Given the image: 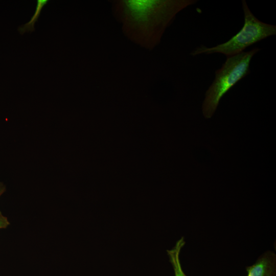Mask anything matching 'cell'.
<instances>
[{"label":"cell","instance_id":"obj_1","mask_svg":"<svg viewBox=\"0 0 276 276\" xmlns=\"http://www.w3.org/2000/svg\"><path fill=\"white\" fill-rule=\"evenodd\" d=\"M196 0H121L113 1L114 14L125 34L149 49L160 42L166 29L179 11Z\"/></svg>","mask_w":276,"mask_h":276},{"label":"cell","instance_id":"obj_2","mask_svg":"<svg viewBox=\"0 0 276 276\" xmlns=\"http://www.w3.org/2000/svg\"><path fill=\"white\" fill-rule=\"evenodd\" d=\"M260 50L255 48L227 57L221 67L216 71L215 79L205 93L202 105V114L205 118H212L222 98L250 73L251 59Z\"/></svg>","mask_w":276,"mask_h":276},{"label":"cell","instance_id":"obj_3","mask_svg":"<svg viewBox=\"0 0 276 276\" xmlns=\"http://www.w3.org/2000/svg\"><path fill=\"white\" fill-rule=\"evenodd\" d=\"M244 22L242 28L225 42L213 47L201 45L191 53L192 56L199 54L221 53L229 57L243 52L247 47L269 36L276 34V26L259 20L252 13L245 1H242Z\"/></svg>","mask_w":276,"mask_h":276},{"label":"cell","instance_id":"obj_4","mask_svg":"<svg viewBox=\"0 0 276 276\" xmlns=\"http://www.w3.org/2000/svg\"><path fill=\"white\" fill-rule=\"evenodd\" d=\"M246 269L247 276H276V255L272 251L268 250Z\"/></svg>","mask_w":276,"mask_h":276},{"label":"cell","instance_id":"obj_5","mask_svg":"<svg viewBox=\"0 0 276 276\" xmlns=\"http://www.w3.org/2000/svg\"><path fill=\"white\" fill-rule=\"evenodd\" d=\"M185 243V238L182 237L176 242L172 249L167 250L169 261L173 268L175 276H187L182 269L179 259L180 251Z\"/></svg>","mask_w":276,"mask_h":276},{"label":"cell","instance_id":"obj_6","mask_svg":"<svg viewBox=\"0 0 276 276\" xmlns=\"http://www.w3.org/2000/svg\"><path fill=\"white\" fill-rule=\"evenodd\" d=\"M36 2L37 5L36 7L35 13L31 17L30 21L21 26L20 27H19L18 28V31L21 34H23L27 32H33L35 30V23L37 21L42 9L48 3L49 1L37 0Z\"/></svg>","mask_w":276,"mask_h":276},{"label":"cell","instance_id":"obj_7","mask_svg":"<svg viewBox=\"0 0 276 276\" xmlns=\"http://www.w3.org/2000/svg\"><path fill=\"white\" fill-rule=\"evenodd\" d=\"M9 224L7 218L4 216L0 211V229L6 228Z\"/></svg>","mask_w":276,"mask_h":276},{"label":"cell","instance_id":"obj_8","mask_svg":"<svg viewBox=\"0 0 276 276\" xmlns=\"http://www.w3.org/2000/svg\"><path fill=\"white\" fill-rule=\"evenodd\" d=\"M5 190H6L5 186L3 183L0 182V196L5 191Z\"/></svg>","mask_w":276,"mask_h":276}]
</instances>
